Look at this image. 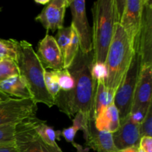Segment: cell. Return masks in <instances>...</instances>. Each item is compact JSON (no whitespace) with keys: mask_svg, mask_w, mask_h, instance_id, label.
Wrapping results in <instances>:
<instances>
[{"mask_svg":"<svg viewBox=\"0 0 152 152\" xmlns=\"http://www.w3.org/2000/svg\"><path fill=\"white\" fill-rule=\"evenodd\" d=\"M93 52L86 54L79 50L68 71L74 80L72 90L62 91L55 98V105L69 117L80 113L86 121L94 120V100L96 82L91 74Z\"/></svg>","mask_w":152,"mask_h":152,"instance_id":"obj_1","label":"cell"},{"mask_svg":"<svg viewBox=\"0 0 152 152\" xmlns=\"http://www.w3.org/2000/svg\"><path fill=\"white\" fill-rule=\"evenodd\" d=\"M18 66L19 74L26 83L32 99L37 104L42 103L51 108L54 99L49 94L45 84V68L37 56L32 45L26 40L19 41Z\"/></svg>","mask_w":152,"mask_h":152,"instance_id":"obj_2","label":"cell"},{"mask_svg":"<svg viewBox=\"0 0 152 152\" xmlns=\"http://www.w3.org/2000/svg\"><path fill=\"white\" fill-rule=\"evenodd\" d=\"M93 28L91 31L94 62L105 63L111 45L114 28L117 22L115 0H99L91 7Z\"/></svg>","mask_w":152,"mask_h":152,"instance_id":"obj_3","label":"cell"},{"mask_svg":"<svg viewBox=\"0 0 152 152\" xmlns=\"http://www.w3.org/2000/svg\"><path fill=\"white\" fill-rule=\"evenodd\" d=\"M134 55V51L127 34L117 22L105 62L108 74L105 86L108 90L115 94L129 70Z\"/></svg>","mask_w":152,"mask_h":152,"instance_id":"obj_4","label":"cell"},{"mask_svg":"<svg viewBox=\"0 0 152 152\" xmlns=\"http://www.w3.org/2000/svg\"><path fill=\"white\" fill-rule=\"evenodd\" d=\"M141 65L140 55L138 53H134L129 70L114 94V103L119 111L120 122L126 120L130 115Z\"/></svg>","mask_w":152,"mask_h":152,"instance_id":"obj_5","label":"cell"},{"mask_svg":"<svg viewBox=\"0 0 152 152\" xmlns=\"http://www.w3.org/2000/svg\"><path fill=\"white\" fill-rule=\"evenodd\" d=\"M36 119L35 116L16 125L14 142L17 152H63L58 145H49L39 136Z\"/></svg>","mask_w":152,"mask_h":152,"instance_id":"obj_6","label":"cell"},{"mask_svg":"<svg viewBox=\"0 0 152 152\" xmlns=\"http://www.w3.org/2000/svg\"><path fill=\"white\" fill-rule=\"evenodd\" d=\"M151 83L152 65L141 66L130 113L132 118L140 124L152 105Z\"/></svg>","mask_w":152,"mask_h":152,"instance_id":"obj_7","label":"cell"},{"mask_svg":"<svg viewBox=\"0 0 152 152\" xmlns=\"http://www.w3.org/2000/svg\"><path fill=\"white\" fill-rule=\"evenodd\" d=\"M37 104L32 99L9 98L0 102V126L16 125L36 116Z\"/></svg>","mask_w":152,"mask_h":152,"instance_id":"obj_8","label":"cell"},{"mask_svg":"<svg viewBox=\"0 0 152 152\" xmlns=\"http://www.w3.org/2000/svg\"><path fill=\"white\" fill-rule=\"evenodd\" d=\"M68 7L72 15L71 26L78 37L80 50L88 54L92 52V38L91 30L86 14V1L70 0Z\"/></svg>","mask_w":152,"mask_h":152,"instance_id":"obj_9","label":"cell"},{"mask_svg":"<svg viewBox=\"0 0 152 152\" xmlns=\"http://www.w3.org/2000/svg\"><path fill=\"white\" fill-rule=\"evenodd\" d=\"M135 53L141 56L142 65H152V1L144 0L141 25Z\"/></svg>","mask_w":152,"mask_h":152,"instance_id":"obj_10","label":"cell"},{"mask_svg":"<svg viewBox=\"0 0 152 152\" xmlns=\"http://www.w3.org/2000/svg\"><path fill=\"white\" fill-rule=\"evenodd\" d=\"M144 0H126L120 24L123 28L134 53L137 48Z\"/></svg>","mask_w":152,"mask_h":152,"instance_id":"obj_11","label":"cell"},{"mask_svg":"<svg viewBox=\"0 0 152 152\" xmlns=\"http://www.w3.org/2000/svg\"><path fill=\"white\" fill-rule=\"evenodd\" d=\"M70 0H51L45 6L41 13L35 18L47 31L54 32L64 27L66 8Z\"/></svg>","mask_w":152,"mask_h":152,"instance_id":"obj_12","label":"cell"},{"mask_svg":"<svg viewBox=\"0 0 152 152\" xmlns=\"http://www.w3.org/2000/svg\"><path fill=\"white\" fill-rule=\"evenodd\" d=\"M37 56L45 68L59 71L64 68L63 56L54 37L49 34L39 42Z\"/></svg>","mask_w":152,"mask_h":152,"instance_id":"obj_13","label":"cell"},{"mask_svg":"<svg viewBox=\"0 0 152 152\" xmlns=\"http://www.w3.org/2000/svg\"><path fill=\"white\" fill-rule=\"evenodd\" d=\"M114 143L118 151L132 147L139 148L140 141V123L134 121L129 115L120 122L118 130L112 134Z\"/></svg>","mask_w":152,"mask_h":152,"instance_id":"obj_14","label":"cell"},{"mask_svg":"<svg viewBox=\"0 0 152 152\" xmlns=\"http://www.w3.org/2000/svg\"><path fill=\"white\" fill-rule=\"evenodd\" d=\"M87 146L96 152H120L114 143L112 134L96 129L94 120L86 122L82 128Z\"/></svg>","mask_w":152,"mask_h":152,"instance_id":"obj_15","label":"cell"},{"mask_svg":"<svg viewBox=\"0 0 152 152\" xmlns=\"http://www.w3.org/2000/svg\"><path fill=\"white\" fill-rule=\"evenodd\" d=\"M0 91L16 99H32L26 83L20 75L13 76L0 82Z\"/></svg>","mask_w":152,"mask_h":152,"instance_id":"obj_16","label":"cell"},{"mask_svg":"<svg viewBox=\"0 0 152 152\" xmlns=\"http://www.w3.org/2000/svg\"><path fill=\"white\" fill-rule=\"evenodd\" d=\"M96 129L100 132L114 133L118 130L120 125L119 111L114 103L107 107L94 120Z\"/></svg>","mask_w":152,"mask_h":152,"instance_id":"obj_17","label":"cell"},{"mask_svg":"<svg viewBox=\"0 0 152 152\" xmlns=\"http://www.w3.org/2000/svg\"><path fill=\"white\" fill-rule=\"evenodd\" d=\"M114 94L108 90L105 87V83H96V89L94 100V120L107 108L114 103Z\"/></svg>","mask_w":152,"mask_h":152,"instance_id":"obj_18","label":"cell"},{"mask_svg":"<svg viewBox=\"0 0 152 152\" xmlns=\"http://www.w3.org/2000/svg\"><path fill=\"white\" fill-rule=\"evenodd\" d=\"M35 129L39 136L44 142L51 145H57L56 140H59L61 132H56L50 126L46 124L45 121L39 120L37 117L35 123Z\"/></svg>","mask_w":152,"mask_h":152,"instance_id":"obj_19","label":"cell"},{"mask_svg":"<svg viewBox=\"0 0 152 152\" xmlns=\"http://www.w3.org/2000/svg\"><path fill=\"white\" fill-rule=\"evenodd\" d=\"M19 42L14 39H0V59H10L18 62Z\"/></svg>","mask_w":152,"mask_h":152,"instance_id":"obj_20","label":"cell"},{"mask_svg":"<svg viewBox=\"0 0 152 152\" xmlns=\"http://www.w3.org/2000/svg\"><path fill=\"white\" fill-rule=\"evenodd\" d=\"M79 50H80V44H79L78 37H77V34L74 31V30L72 28L71 42H70L68 48L65 50V52L63 56L64 68L68 69L71 66V64L74 62V59L77 56Z\"/></svg>","mask_w":152,"mask_h":152,"instance_id":"obj_21","label":"cell"},{"mask_svg":"<svg viewBox=\"0 0 152 152\" xmlns=\"http://www.w3.org/2000/svg\"><path fill=\"white\" fill-rule=\"evenodd\" d=\"M20 75L17 62L10 59H0V82Z\"/></svg>","mask_w":152,"mask_h":152,"instance_id":"obj_22","label":"cell"},{"mask_svg":"<svg viewBox=\"0 0 152 152\" xmlns=\"http://www.w3.org/2000/svg\"><path fill=\"white\" fill-rule=\"evenodd\" d=\"M44 78L45 84L46 88H47L49 94L55 99V98L57 96L61 91L59 83H58L56 71H48L45 70Z\"/></svg>","mask_w":152,"mask_h":152,"instance_id":"obj_23","label":"cell"},{"mask_svg":"<svg viewBox=\"0 0 152 152\" xmlns=\"http://www.w3.org/2000/svg\"><path fill=\"white\" fill-rule=\"evenodd\" d=\"M71 34H72V28L70 25L68 27H63L61 29L58 30L56 37H54L56 43L60 49L62 56H64L65 50L71 42Z\"/></svg>","mask_w":152,"mask_h":152,"instance_id":"obj_24","label":"cell"},{"mask_svg":"<svg viewBox=\"0 0 152 152\" xmlns=\"http://www.w3.org/2000/svg\"><path fill=\"white\" fill-rule=\"evenodd\" d=\"M58 83L62 91L68 92L72 90L74 86V80L71 74L66 68L56 71Z\"/></svg>","mask_w":152,"mask_h":152,"instance_id":"obj_25","label":"cell"},{"mask_svg":"<svg viewBox=\"0 0 152 152\" xmlns=\"http://www.w3.org/2000/svg\"><path fill=\"white\" fill-rule=\"evenodd\" d=\"M16 125L0 126V145L14 143Z\"/></svg>","mask_w":152,"mask_h":152,"instance_id":"obj_26","label":"cell"},{"mask_svg":"<svg viewBox=\"0 0 152 152\" xmlns=\"http://www.w3.org/2000/svg\"><path fill=\"white\" fill-rule=\"evenodd\" d=\"M140 137H152V105H150L145 117L140 124Z\"/></svg>","mask_w":152,"mask_h":152,"instance_id":"obj_27","label":"cell"},{"mask_svg":"<svg viewBox=\"0 0 152 152\" xmlns=\"http://www.w3.org/2000/svg\"><path fill=\"white\" fill-rule=\"evenodd\" d=\"M92 78L96 83L97 82H103L105 83L107 78V68L105 63L101 62H94L91 65V69Z\"/></svg>","mask_w":152,"mask_h":152,"instance_id":"obj_28","label":"cell"},{"mask_svg":"<svg viewBox=\"0 0 152 152\" xmlns=\"http://www.w3.org/2000/svg\"><path fill=\"white\" fill-rule=\"evenodd\" d=\"M78 131L79 129L76 126H72L69 128H67V129H64L61 132V134L63 136V137L65 138L67 142H71L73 145L74 143V138H75V136Z\"/></svg>","mask_w":152,"mask_h":152,"instance_id":"obj_29","label":"cell"},{"mask_svg":"<svg viewBox=\"0 0 152 152\" xmlns=\"http://www.w3.org/2000/svg\"><path fill=\"white\" fill-rule=\"evenodd\" d=\"M140 147L145 152H152V137H142L140 141Z\"/></svg>","mask_w":152,"mask_h":152,"instance_id":"obj_30","label":"cell"},{"mask_svg":"<svg viewBox=\"0 0 152 152\" xmlns=\"http://www.w3.org/2000/svg\"><path fill=\"white\" fill-rule=\"evenodd\" d=\"M0 152H17L14 143L0 145Z\"/></svg>","mask_w":152,"mask_h":152,"instance_id":"obj_31","label":"cell"},{"mask_svg":"<svg viewBox=\"0 0 152 152\" xmlns=\"http://www.w3.org/2000/svg\"><path fill=\"white\" fill-rule=\"evenodd\" d=\"M138 148H136V147H132V148H126V149L122 150V151H120V152H137Z\"/></svg>","mask_w":152,"mask_h":152,"instance_id":"obj_32","label":"cell"},{"mask_svg":"<svg viewBox=\"0 0 152 152\" xmlns=\"http://www.w3.org/2000/svg\"><path fill=\"white\" fill-rule=\"evenodd\" d=\"M50 1V0H36L35 2L37 3V4H42V5L45 6L46 4H48V2Z\"/></svg>","mask_w":152,"mask_h":152,"instance_id":"obj_33","label":"cell"},{"mask_svg":"<svg viewBox=\"0 0 152 152\" xmlns=\"http://www.w3.org/2000/svg\"><path fill=\"white\" fill-rule=\"evenodd\" d=\"M137 152H145V151H144L143 150H142V148L139 146V148H138V149H137Z\"/></svg>","mask_w":152,"mask_h":152,"instance_id":"obj_34","label":"cell"},{"mask_svg":"<svg viewBox=\"0 0 152 152\" xmlns=\"http://www.w3.org/2000/svg\"><path fill=\"white\" fill-rule=\"evenodd\" d=\"M0 10H1V9H0Z\"/></svg>","mask_w":152,"mask_h":152,"instance_id":"obj_35","label":"cell"}]
</instances>
